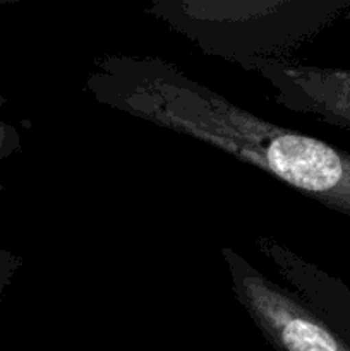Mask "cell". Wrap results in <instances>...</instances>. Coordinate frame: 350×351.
<instances>
[{
	"mask_svg": "<svg viewBox=\"0 0 350 351\" xmlns=\"http://www.w3.org/2000/svg\"><path fill=\"white\" fill-rule=\"evenodd\" d=\"M84 86L100 105L208 144L350 218V153L235 105L165 58L108 53Z\"/></svg>",
	"mask_w": 350,
	"mask_h": 351,
	"instance_id": "1",
	"label": "cell"
},
{
	"mask_svg": "<svg viewBox=\"0 0 350 351\" xmlns=\"http://www.w3.org/2000/svg\"><path fill=\"white\" fill-rule=\"evenodd\" d=\"M349 7L345 0H158L148 12L206 55L239 65L292 58Z\"/></svg>",
	"mask_w": 350,
	"mask_h": 351,
	"instance_id": "2",
	"label": "cell"
},
{
	"mask_svg": "<svg viewBox=\"0 0 350 351\" xmlns=\"http://www.w3.org/2000/svg\"><path fill=\"white\" fill-rule=\"evenodd\" d=\"M232 291L250 321L277 351H350L335 329L290 290L268 280L232 247L222 249Z\"/></svg>",
	"mask_w": 350,
	"mask_h": 351,
	"instance_id": "3",
	"label": "cell"
},
{
	"mask_svg": "<svg viewBox=\"0 0 350 351\" xmlns=\"http://www.w3.org/2000/svg\"><path fill=\"white\" fill-rule=\"evenodd\" d=\"M239 65L266 82L277 105L350 129V69L307 65L294 58H256Z\"/></svg>",
	"mask_w": 350,
	"mask_h": 351,
	"instance_id": "4",
	"label": "cell"
},
{
	"mask_svg": "<svg viewBox=\"0 0 350 351\" xmlns=\"http://www.w3.org/2000/svg\"><path fill=\"white\" fill-rule=\"evenodd\" d=\"M257 247L295 288V297L350 343V288L305 263L277 240L259 237Z\"/></svg>",
	"mask_w": 350,
	"mask_h": 351,
	"instance_id": "5",
	"label": "cell"
},
{
	"mask_svg": "<svg viewBox=\"0 0 350 351\" xmlns=\"http://www.w3.org/2000/svg\"><path fill=\"white\" fill-rule=\"evenodd\" d=\"M2 105L3 98L0 96V112H2ZM17 149H19V134L12 125L0 119V165ZM0 191H3L2 184H0Z\"/></svg>",
	"mask_w": 350,
	"mask_h": 351,
	"instance_id": "6",
	"label": "cell"
},
{
	"mask_svg": "<svg viewBox=\"0 0 350 351\" xmlns=\"http://www.w3.org/2000/svg\"><path fill=\"white\" fill-rule=\"evenodd\" d=\"M21 264H23L21 257L7 252V250H0V297L3 295L5 288L9 287Z\"/></svg>",
	"mask_w": 350,
	"mask_h": 351,
	"instance_id": "7",
	"label": "cell"
}]
</instances>
